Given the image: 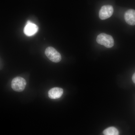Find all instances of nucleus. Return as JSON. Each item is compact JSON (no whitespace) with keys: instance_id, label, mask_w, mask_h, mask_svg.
<instances>
[{"instance_id":"nucleus-7","label":"nucleus","mask_w":135,"mask_h":135,"mask_svg":"<svg viewBox=\"0 0 135 135\" xmlns=\"http://www.w3.org/2000/svg\"><path fill=\"white\" fill-rule=\"evenodd\" d=\"M64 90L59 88H54L49 91V97L52 99H57L60 98L63 95Z\"/></svg>"},{"instance_id":"nucleus-6","label":"nucleus","mask_w":135,"mask_h":135,"mask_svg":"<svg viewBox=\"0 0 135 135\" xmlns=\"http://www.w3.org/2000/svg\"><path fill=\"white\" fill-rule=\"evenodd\" d=\"M124 18L127 23L130 25H135V10L129 9L125 13Z\"/></svg>"},{"instance_id":"nucleus-8","label":"nucleus","mask_w":135,"mask_h":135,"mask_svg":"<svg viewBox=\"0 0 135 135\" xmlns=\"http://www.w3.org/2000/svg\"><path fill=\"white\" fill-rule=\"evenodd\" d=\"M103 134L104 135H119L118 129L114 127H110L105 129Z\"/></svg>"},{"instance_id":"nucleus-3","label":"nucleus","mask_w":135,"mask_h":135,"mask_svg":"<svg viewBox=\"0 0 135 135\" xmlns=\"http://www.w3.org/2000/svg\"><path fill=\"white\" fill-rule=\"evenodd\" d=\"M45 53L47 57L54 62H59L62 59L60 53L53 47H49L47 48Z\"/></svg>"},{"instance_id":"nucleus-9","label":"nucleus","mask_w":135,"mask_h":135,"mask_svg":"<svg viewBox=\"0 0 135 135\" xmlns=\"http://www.w3.org/2000/svg\"><path fill=\"white\" fill-rule=\"evenodd\" d=\"M132 80H133V82L135 84V73L134 74L133 77H132Z\"/></svg>"},{"instance_id":"nucleus-4","label":"nucleus","mask_w":135,"mask_h":135,"mask_svg":"<svg viewBox=\"0 0 135 135\" xmlns=\"http://www.w3.org/2000/svg\"><path fill=\"white\" fill-rule=\"evenodd\" d=\"M113 13V8L110 5H104L99 12V17L101 20H105L112 16Z\"/></svg>"},{"instance_id":"nucleus-5","label":"nucleus","mask_w":135,"mask_h":135,"mask_svg":"<svg viewBox=\"0 0 135 135\" xmlns=\"http://www.w3.org/2000/svg\"><path fill=\"white\" fill-rule=\"evenodd\" d=\"M38 29V27L36 25L29 21L27 22L26 25L24 29V32L27 36H32L37 32Z\"/></svg>"},{"instance_id":"nucleus-1","label":"nucleus","mask_w":135,"mask_h":135,"mask_svg":"<svg viewBox=\"0 0 135 135\" xmlns=\"http://www.w3.org/2000/svg\"><path fill=\"white\" fill-rule=\"evenodd\" d=\"M97 41L99 44L108 48L112 47L114 45L112 36L104 33L100 34L97 37Z\"/></svg>"},{"instance_id":"nucleus-2","label":"nucleus","mask_w":135,"mask_h":135,"mask_svg":"<svg viewBox=\"0 0 135 135\" xmlns=\"http://www.w3.org/2000/svg\"><path fill=\"white\" fill-rule=\"evenodd\" d=\"M26 85V81L22 77H15L12 80L11 87L13 90L18 92H21L25 89Z\"/></svg>"}]
</instances>
